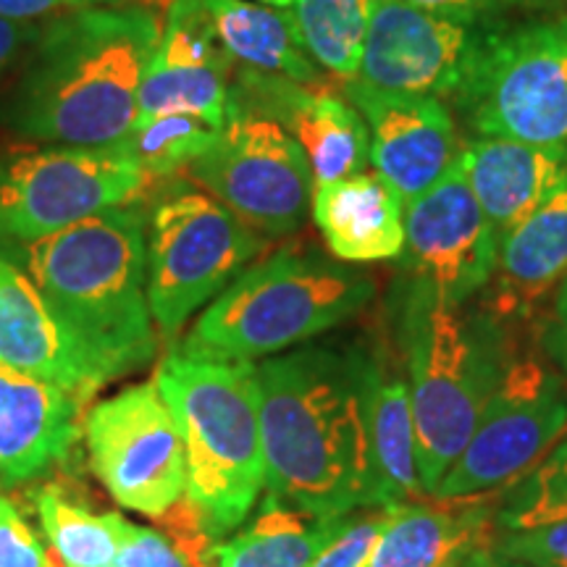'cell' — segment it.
Listing matches in <instances>:
<instances>
[{
    "instance_id": "obj_1",
    "label": "cell",
    "mask_w": 567,
    "mask_h": 567,
    "mask_svg": "<svg viewBox=\"0 0 567 567\" xmlns=\"http://www.w3.org/2000/svg\"><path fill=\"white\" fill-rule=\"evenodd\" d=\"M373 342H316L255 365L268 496L316 517L375 507L365 392Z\"/></svg>"
},
{
    "instance_id": "obj_2",
    "label": "cell",
    "mask_w": 567,
    "mask_h": 567,
    "mask_svg": "<svg viewBox=\"0 0 567 567\" xmlns=\"http://www.w3.org/2000/svg\"><path fill=\"white\" fill-rule=\"evenodd\" d=\"M161 24L142 6H92L42 24L0 103V126L59 147H116L137 122Z\"/></svg>"
},
{
    "instance_id": "obj_3",
    "label": "cell",
    "mask_w": 567,
    "mask_h": 567,
    "mask_svg": "<svg viewBox=\"0 0 567 567\" xmlns=\"http://www.w3.org/2000/svg\"><path fill=\"white\" fill-rule=\"evenodd\" d=\"M145 229L140 203H130L24 245L27 276L97 389L145 368L158 350Z\"/></svg>"
},
{
    "instance_id": "obj_4",
    "label": "cell",
    "mask_w": 567,
    "mask_h": 567,
    "mask_svg": "<svg viewBox=\"0 0 567 567\" xmlns=\"http://www.w3.org/2000/svg\"><path fill=\"white\" fill-rule=\"evenodd\" d=\"M153 384L172 410L187 455V492L213 536L237 530L266 486L255 365L174 347Z\"/></svg>"
},
{
    "instance_id": "obj_5",
    "label": "cell",
    "mask_w": 567,
    "mask_h": 567,
    "mask_svg": "<svg viewBox=\"0 0 567 567\" xmlns=\"http://www.w3.org/2000/svg\"><path fill=\"white\" fill-rule=\"evenodd\" d=\"M375 295L363 268L310 245H284L245 268L197 318L184 342L189 354L252 363L337 329Z\"/></svg>"
},
{
    "instance_id": "obj_6",
    "label": "cell",
    "mask_w": 567,
    "mask_h": 567,
    "mask_svg": "<svg viewBox=\"0 0 567 567\" xmlns=\"http://www.w3.org/2000/svg\"><path fill=\"white\" fill-rule=\"evenodd\" d=\"M400 347L413 400L417 476L423 492L434 494L513 360L499 321L439 302L417 284H410L402 302Z\"/></svg>"
},
{
    "instance_id": "obj_7",
    "label": "cell",
    "mask_w": 567,
    "mask_h": 567,
    "mask_svg": "<svg viewBox=\"0 0 567 567\" xmlns=\"http://www.w3.org/2000/svg\"><path fill=\"white\" fill-rule=\"evenodd\" d=\"M268 247L243 218L200 189L176 182L147 221V300L155 329L174 339L197 310Z\"/></svg>"
},
{
    "instance_id": "obj_8",
    "label": "cell",
    "mask_w": 567,
    "mask_h": 567,
    "mask_svg": "<svg viewBox=\"0 0 567 567\" xmlns=\"http://www.w3.org/2000/svg\"><path fill=\"white\" fill-rule=\"evenodd\" d=\"M455 97L473 134L567 147V17L499 27Z\"/></svg>"
},
{
    "instance_id": "obj_9",
    "label": "cell",
    "mask_w": 567,
    "mask_h": 567,
    "mask_svg": "<svg viewBox=\"0 0 567 567\" xmlns=\"http://www.w3.org/2000/svg\"><path fill=\"white\" fill-rule=\"evenodd\" d=\"M145 176L122 153L40 145L0 155V239L32 245L105 208L140 203Z\"/></svg>"
},
{
    "instance_id": "obj_10",
    "label": "cell",
    "mask_w": 567,
    "mask_h": 567,
    "mask_svg": "<svg viewBox=\"0 0 567 567\" xmlns=\"http://www.w3.org/2000/svg\"><path fill=\"white\" fill-rule=\"evenodd\" d=\"M187 174L266 239L297 231L313 208L316 182L302 145L260 116H226L216 142Z\"/></svg>"
},
{
    "instance_id": "obj_11",
    "label": "cell",
    "mask_w": 567,
    "mask_h": 567,
    "mask_svg": "<svg viewBox=\"0 0 567 567\" xmlns=\"http://www.w3.org/2000/svg\"><path fill=\"white\" fill-rule=\"evenodd\" d=\"M90 463L118 505L161 517L187 492V455L166 400L134 384L84 417Z\"/></svg>"
},
{
    "instance_id": "obj_12",
    "label": "cell",
    "mask_w": 567,
    "mask_h": 567,
    "mask_svg": "<svg viewBox=\"0 0 567 567\" xmlns=\"http://www.w3.org/2000/svg\"><path fill=\"white\" fill-rule=\"evenodd\" d=\"M567 429L563 381L536 360H513L471 442L434 496L465 499L513 484Z\"/></svg>"
},
{
    "instance_id": "obj_13",
    "label": "cell",
    "mask_w": 567,
    "mask_h": 567,
    "mask_svg": "<svg viewBox=\"0 0 567 567\" xmlns=\"http://www.w3.org/2000/svg\"><path fill=\"white\" fill-rule=\"evenodd\" d=\"M499 27V19L444 17L408 0H368V34L354 80L439 101L457 95Z\"/></svg>"
},
{
    "instance_id": "obj_14",
    "label": "cell",
    "mask_w": 567,
    "mask_h": 567,
    "mask_svg": "<svg viewBox=\"0 0 567 567\" xmlns=\"http://www.w3.org/2000/svg\"><path fill=\"white\" fill-rule=\"evenodd\" d=\"M499 239L460 163L429 193L405 205L402 260L413 284L444 305H463L486 289Z\"/></svg>"
},
{
    "instance_id": "obj_15",
    "label": "cell",
    "mask_w": 567,
    "mask_h": 567,
    "mask_svg": "<svg viewBox=\"0 0 567 567\" xmlns=\"http://www.w3.org/2000/svg\"><path fill=\"white\" fill-rule=\"evenodd\" d=\"M231 113L268 118L292 134L308 155L316 187L365 172L371 163L363 113L339 92L243 66L231 74L226 116Z\"/></svg>"
},
{
    "instance_id": "obj_16",
    "label": "cell",
    "mask_w": 567,
    "mask_h": 567,
    "mask_svg": "<svg viewBox=\"0 0 567 567\" xmlns=\"http://www.w3.org/2000/svg\"><path fill=\"white\" fill-rule=\"evenodd\" d=\"M344 95L365 118L373 172L405 205L457 166L463 142L439 97L373 90L358 80L344 82Z\"/></svg>"
},
{
    "instance_id": "obj_17",
    "label": "cell",
    "mask_w": 567,
    "mask_h": 567,
    "mask_svg": "<svg viewBox=\"0 0 567 567\" xmlns=\"http://www.w3.org/2000/svg\"><path fill=\"white\" fill-rule=\"evenodd\" d=\"M231 66L203 0H172L142 80L137 118L193 113L224 130Z\"/></svg>"
},
{
    "instance_id": "obj_18",
    "label": "cell",
    "mask_w": 567,
    "mask_h": 567,
    "mask_svg": "<svg viewBox=\"0 0 567 567\" xmlns=\"http://www.w3.org/2000/svg\"><path fill=\"white\" fill-rule=\"evenodd\" d=\"M84 400L0 365V488L45 476L74 450Z\"/></svg>"
},
{
    "instance_id": "obj_19",
    "label": "cell",
    "mask_w": 567,
    "mask_h": 567,
    "mask_svg": "<svg viewBox=\"0 0 567 567\" xmlns=\"http://www.w3.org/2000/svg\"><path fill=\"white\" fill-rule=\"evenodd\" d=\"M457 163L499 243L567 179V147L488 134L467 137Z\"/></svg>"
},
{
    "instance_id": "obj_20",
    "label": "cell",
    "mask_w": 567,
    "mask_h": 567,
    "mask_svg": "<svg viewBox=\"0 0 567 567\" xmlns=\"http://www.w3.org/2000/svg\"><path fill=\"white\" fill-rule=\"evenodd\" d=\"M567 276V179L499 243L486 284V316L523 321L542 308Z\"/></svg>"
},
{
    "instance_id": "obj_21",
    "label": "cell",
    "mask_w": 567,
    "mask_h": 567,
    "mask_svg": "<svg viewBox=\"0 0 567 567\" xmlns=\"http://www.w3.org/2000/svg\"><path fill=\"white\" fill-rule=\"evenodd\" d=\"M365 423L375 507L410 505L421 499L425 492L417 476L415 417L405 354H402V347L396 354L384 339L373 342Z\"/></svg>"
},
{
    "instance_id": "obj_22",
    "label": "cell",
    "mask_w": 567,
    "mask_h": 567,
    "mask_svg": "<svg viewBox=\"0 0 567 567\" xmlns=\"http://www.w3.org/2000/svg\"><path fill=\"white\" fill-rule=\"evenodd\" d=\"M0 365L51 381L80 400L97 392L40 289L0 255Z\"/></svg>"
},
{
    "instance_id": "obj_23",
    "label": "cell",
    "mask_w": 567,
    "mask_h": 567,
    "mask_svg": "<svg viewBox=\"0 0 567 567\" xmlns=\"http://www.w3.org/2000/svg\"><path fill=\"white\" fill-rule=\"evenodd\" d=\"M310 210L326 247L344 264H375L405 250V203L375 172L321 184Z\"/></svg>"
},
{
    "instance_id": "obj_24",
    "label": "cell",
    "mask_w": 567,
    "mask_h": 567,
    "mask_svg": "<svg viewBox=\"0 0 567 567\" xmlns=\"http://www.w3.org/2000/svg\"><path fill=\"white\" fill-rule=\"evenodd\" d=\"M478 496H465L463 505L389 507L368 567H455L473 551L492 549L494 509L481 505Z\"/></svg>"
},
{
    "instance_id": "obj_25",
    "label": "cell",
    "mask_w": 567,
    "mask_h": 567,
    "mask_svg": "<svg viewBox=\"0 0 567 567\" xmlns=\"http://www.w3.org/2000/svg\"><path fill=\"white\" fill-rule=\"evenodd\" d=\"M224 51L239 66L287 76L305 87H318L321 69L297 42L287 9H271L247 0H203Z\"/></svg>"
},
{
    "instance_id": "obj_26",
    "label": "cell",
    "mask_w": 567,
    "mask_h": 567,
    "mask_svg": "<svg viewBox=\"0 0 567 567\" xmlns=\"http://www.w3.org/2000/svg\"><path fill=\"white\" fill-rule=\"evenodd\" d=\"M344 517H316L266 496L252 523L216 547V567H308Z\"/></svg>"
},
{
    "instance_id": "obj_27",
    "label": "cell",
    "mask_w": 567,
    "mask_h": 567,
    "mask_svg": "<svg viewBox=\"0 0 567 567\" xmlns=\"http://www.w3.org/2000/svg\"><path fill=\"white\" fill-rule=\"evenodd\" d=\"M297 42L318 69L350 82L368 34V0H295L287 9Z\"/></svg>"
},
{
    "instance_id": "obj_28",
    "label": "cell",
    "mask_w": 567,
    "mask_h": 567,
    "mask_svg": "<svg viewBox=\"0 0 567 567\" xmlns=\"http://www.w3.org/2000/svg\"><path fill=\"white\" fill-rule=\"evenodd\" d=\"M34 505L63 567H111L132 528L122 515L92 513L51 486L38 492Z\"/></svg>"
},
{
    "instance_id": "obj_29",
    "label": "cell",
    "mask_w": 567,
    "mask_h": 567,
    "mask_svg": "<svg viewBox=\"0 0 567 567\" xmlns=\"http://www.w3.org/2000/svg\"><path fill=\"white\" fill-rule=\"evenodd\" d=\"M218 132H221L218 126L193 113L140 116L113 151L122 153L132 166H137L147 184H153L187 172L189 163L200 158L216 142Z\"/></svg>"
},
{
    "instance_id": "obj_30",
    "label": "cell",
    "mask_w": 567,
    "mask_h": 567,
    "mask_svg": "<svg viewBox=\"0 0 567 567\" xmlns=\"http://www.w3.org/2000/svg\"><path fill=\"white\" fill-rule=\"evenodd\" d=\"M567 517V439L502 502L499 526L520 534Z\"/></svg>"
},
{
    "instance_id": "obj_31",
    "label": "cell",
    "mask_w": 567,
    "mask_h": 567,
    "mask_svg": "<svg viewBox=\"0 0 567 567\" xmlns=\"http://www.w3.org/2000/svg\"><path fill=\"white\" fill-rule=\"evenodd\" d=\"M386 520L389 507H375L363 515H344L342 526L308 567H368Z\"/></svg>"
},
{
    "instance_id": "obj_32",
    "label": "cell",
    "mask_w": 567,
    "mask_h": 567,
    "mask_svg": "<svg viewBox=\"0 0 567 567\" xmlns=\"http://www.w3.org/2000/svg\"><path fill=\"white\" fill-rule=\"evenodd\" d=\"M0 567H63L6 494H0Z\"/></svg>"
},
{
    "instance_id": "obj_33",
    "label": "cell",
    "mask_w": 567,
    "mask_h": 567,
    "mask_svg": "<svg viewBox=\"0 0 567 567\" xmlns=\"http://www.w3.org/2000/svg\"><path fill=\"white\" fill-rule=\"evenodd\" d=\"M496 551L536 567H567V517L549 523V526L513 534L496 547Z\"/></svg>"
},
{
    "instance_id": "obj_34",
    "label": "cell",
    "mask_w": 567,
    "mask_h": 567,
    "mask_svg": "<svg viewBox=\"0 0 567 567\" xmlns=\"http://www.w3.org/2000/svg\"><path fill=\"white\" fill-rule=\"evenodd\" d=\"M111 567H193L163 530L132 526Z\"/></svg>"
},
{
    "instance_id": "obj_35",
    "label": "cell",
    "mask_w": 567,
    "mask_h": 567,
    "mask_svg": "<svg viewBox=\"0 0 567 567\" xmlns=\"http://www.w3.org/2000/svg\"><path fill=\"white\" fill-rule=\"evenodd\" d=\"M417 9L444 13L455 19H473V21H494L502 19V13L515 9H534V6H551L555 0H408Z\"/></svg>"
},
{
    "instance_id": "obj_36",
    "label": "cell",
    "mask_w": 567,
    "mask_h": 567,
    "mask_svg": "<svg viewBox=\"0 0 567 567\" xmlns=\"http://www.w3.org/2000/svg\"><path fill=\"white\" fill-rule=\"evenodd\" d=\"M126 0H0V19L42 21L92 6H124Z\"/></svg>"
},
{
    "instance_id": "obj_37",
    "label": "cell",
    "mask_w": 567,
    "mask_h": 567,
    "mask_svg": "<svg viewBox=\"0 0 567 567\" xmlns=\"http://www.w3.org/2000/svg\"><path fill=\"white\" fill-rule=\"evenodd\" d=\"M45 21H11L0 19V82L19 66L40 38Z\"/></svg>"
},
{
    "instance_id": "obj_38",
    "label": "cell",
    "mask_w": 567,
    "mask_h": 567,
    "mask_svg": "<svg viewBox=\"0 0 567 567\" xmlns=\"http://www.w3.org/2000/svg\"><path fill=\"white\" fill-rule=\"evenodd\" d=\"M542 339L549 358L567 373V276L559 281L555 300H551L549 316L542 329Z\"/></svg>"
},
{
    "instance_id": "obj_39",
    "label": "cell",
    "mask_w": 567,
    "mask_h": 567,
    "mask_svg": "<svg viewBox=\"0 0 567 567\" xmlns=\"http://www.w3.org/2000/svg\"><path fill=\"white\" fill-rule=\"evenodd\" d=\"M494 549H481V551H473V555H467L463 563L455 565V567H488L494 563Z\"/></svg>"
},
{
    "instance_id": "obj_40",
    "label": "cell",
    "mask_w": 567,
    "mask_h": 567,
    "mask_svg": "<svg viewBox=\"0 0 567 567\" xmlns=\"http://www.w3.org/2000/svg\"><path fill=\"white\" fill-rule=\"evenodd\" d=\"M488 567H536V565H530V563H523V559L505 557V555H499V551H496V555H494V563L488 565Z\"/></svg>"
},
{
    "instance_id": "obj_41",
    "label": "cell",
    "mask_w": 567,
    "mask_h": 567,
    "mask_svg": "<svg viewBox=\"0 0 567 567\" xmlns=\"http://www.w3.org/2000/svg\"><path fill=\"white\" fill-rule=\"evenodd\" d=\"M258 3L271 6V9H289V6H292L295 0H258Z\"/></svg>"
}]
</instances>
